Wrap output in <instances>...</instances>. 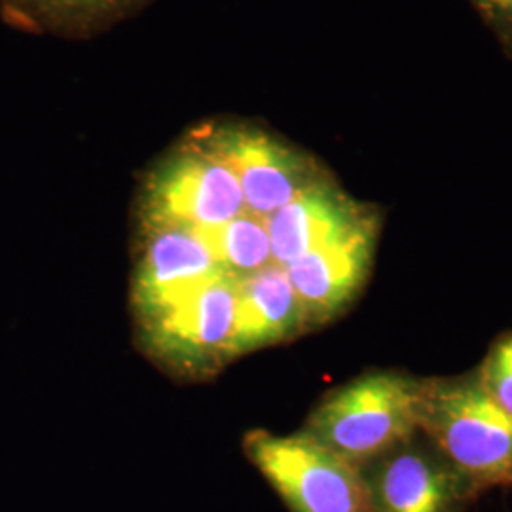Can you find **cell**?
<instances>
[{"instance_id":"obj_8","label":"cell","mask_w":512,"mask_h":512,"mask_svg":"<svg viewBox=\"0 0 512 512\" xmlns=\"http://www.w3.org/2000/svg\"><path fill=\"white\" fill-rule=\"evenodd\" d=\"M376 213H380L376 205L353 198L330 171L270 215L274 262L285 268Z\"/></svg>"},{"instance_id":"obj_13","label":"cell","mask_w":512,"mask_h":512,"mask_svg":"<svg viewBox=\"0 0 512 512\" xmlns=\"http://www.w3.org/2000/svg\"><path fill=\"white\" fill-rule=\"evenodd\" d=\"M482 18L512 52V0H473Z\"/></svg>"},{"instance_id":"obj_9","label":"cell","mask_w":512,"mask_h":512,"mask_svg":"<svg viewBox=\"0 0 512 512\" xmlns=\"http://www.w3.org/2000/svg\"><path fill=\"white\" fill-rule=\"evenodd\" d=\"M236 293V357L310 332L302 304L283 266L274 262L258 272L239 277Z\"/></svg>"},{"instance_id":"obj_2","label":"cell","mask_w":512,"mask_h":512,"mask_svg":"<svg viewBox=\"0 0 512 512\" xmlns=\"http://www.w3.org/2000/svg\"><path fill=\"white\" fill-rule=\"evenodd\" d=\"M420 431L476 495L512 488V420L484 393L475 370L425 378Z\"/></svg>"},{"instance_id":"obj_5","label":"cell","mask_w":512,"mask_h":512,"mask_svg":"<svg viewBox=\"0 0 512 512\" xmlns=\"http://www.w3.org/2000/svg\"><path fill=\"white\" fill-rule=\"evenodd\" d=\"M131 308L137 327L226 274L202 238L181 224H135Z\"/></svg>"},{"instance_id":"obj_3","label":"cell","mask_w":512,"mask_h":512,"mask_svg":"<svg viewBox=\"0 0 512 512\" xmlns=\"http://www.w3.org/2000/svg\"><path fill=\"white\" fill-rule=\"evenodd\" d=\"M243 452L291 512H374L363 469L300 431L253 429Z\"/></svg>"},{"instance_id":"obj_4","label":"cell","mask_w":512,"mask_h":512,"mask_svg":"<svg viewBox=\"0 0 512 512\" xmlns=\"http://www.w3.org/2000/svg\"><path fill=\"white\" fill-rule=\"evenodd\" d=\"M236 277L222 274L158 319L139 327L150 359L177 376L203 380L236 359Z\"/></svg>"},{"instance_id":"obj_1","label":"cell","mask_w":512,"mask_h":512,"mask_svg":"<svg viewBox=\"0 0 512 512\" xmlns=\"http://www.w3.org/2000/svg\"><path fill=\"white\" fill-rule=\"evenodd\" d=\"M423 384L401 370H370L327 393L300 433L363 469L420 433Z\"/></svg>"},{"instance_id":"obj_12","label":"cell","mask_w":512,"mask_h":512,"mask_svg":"<svg viewBox=\"0 0 512 512\" xmlns=\"http://www.w3.org/2000/svg\"><path fill=\"white\" fill-rule=\"evenodd\" d=\"M475 374L484 393L512 420V332L495 338Z\"/></svg>"},{"instance_id":"obj_6","label":"cell","mask_w":512,"mask_h":512,"mask_svg":"<svg viewBox=\"0 0 512 512\" xmlns=\"http://www.w3.org/2000/svg\"><path fill=\"white\" fill-rule=\"evenodd\" d=\"M363 475L374 512H465L478 497L421 431Z\"/></svg>"},{"instance_id":"obj_10","label":"cell","mask_w":512,"mask_h":512,"mask_svg":"<svg viewBox=\"0 0 512 512\" xmlns=\"http://www.w3.org/2000/svg\"><path fill=\"white\" fill-rule=\"evenodd\" d=\"M152 0H0V16L33 35L86 40L141 14Z\"/></svg>"},{"instance_id":"obj_7","label":"cell","mask_w":512,"mask_h":512,"mask_svg":"<svg viewBox=\"0 0 512 512\" xmlns=\"http://www.w3.org/2000/svg\"><path fill=\"white\" fill-rule=\"evenodd\" d=\"M380 230L382 213H376L348 234L285 266L306 315L308 330L336 321L365 289Z\"/></svg>"},{"instance_id":"obj_11","label":"cell","mask_w":512,"mask_h":512,"mask_svg":"<svg viewBox=\"0 0 512 512\" xmlns=\"http://www.w3.org/2000/svg\"><path fill=\"white\" fill-rule=\"evenodd\" d=\"M268 219L270 215L258 213L245 202L234 217L219 224L186 228L202 238L226 274L239 279L274 264Z\"/></svg>"}]
</instances>
